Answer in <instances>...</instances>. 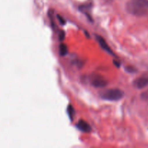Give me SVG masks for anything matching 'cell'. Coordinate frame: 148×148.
I'll return each instance as SVG.
<instances>
[{
    "label": "cell",
    "instance_id": "obj_1",
    "mask_svg": "<svg viewBox=\"0 0 148 148\" xmlns=\"http://www.w3.org/2000/svg\"><path fill=\"white\" fill-rule=\"evenodd\" d=\"M126 10L136 17L148 16V0H129L126 4Z\"/></svg>",
    "mask_w": 148,
    "mask_h": 148
},
{
    "label": "cell",
    "instance_id": "obj_2",
    "mask_svg": "<svg viewBox=\"0 0 148 148\" xmlns=\"http://www.w3.org/2000/svg\"><path fill=\"white\" fill-rule=\"evenodd\" d=\"M100 96L102 99L109 101H117L122 99L124 96V92L118 88H111L101 92Z\"/></svg>",
    "mask_w": 148,
    "mask_h": 148
},
{
    "label": "cell",
    "instance_id": "obj_3",
    "mask_svg": "<svg viewBox=\"0 0 148 148\" xmlns=\"http://www.w3.org/2000/svg\"><path fill=\"white\" fill-rule=\"evenodd\" d=\"M91 84L94 88H102L107 86V81L100 75H94L91 77Z\"/></svg>",
    "mask_w": 148,
    "mask_h": 148
},
{
    "label": "cell",
    "instance_id": "obj_4",
    "mask_svg": "<svg viewBox=\"0 0 148 148\" xmlns=\"http://www.w3.org/2000/svg\"><path fill=\"white\" fill-rule=\"evenodd\" d=\"M148 85V75H145L137 78L133 82V86L137 89H142Z\"/></svg>",
    "mask_w": 148,
    "mask_h": 148
},
{
    "label": "cell",
    "instance_id": "obj_5",
    "mask_svg": "<svg viewBox=\"0 0 148 148\" xmlns=\"http://www.w3.org/2000/svg\"><path fill=\"white\" fill-rule=\"evenodd\" d=\"M96 38H97V40L98 41V43H100V46L103 49V50H104L106 52L110 53V54L114 55V53L113 52L112 49H110V46H109L108 44L107 43V42L105 41V40H104L102 37H101L100 36H98V35H97V36H96Z\"/></svg>",
    "mask_w": 148,
    "mask_h": 148
},
{
    "label": "cell",
    "instance_id": "obj_6",
    "mask_svg": "<svg viewBox=\"0 0 148 148\" xmlns=\"http://www.w3.org/2000/svg\"><path fill=\"white\" fill-rule=\"evenodd\" d=\"M76 127L80 131L83 132H90L91 130V128L89 126V124L87 122H86V121H83V120H81V121H79L77 123Z\"/></svg>",
    "mask_w": 148,
    "mask_h": 148
},
{
    "label": "cell",
    "instance_id": "obj_7",
    "mask_svg": "<svg viewBox=\"0 0 148 148\" xmlns=\"http://www.w3.org/2000/svg\"><path fill=\"white\" fill-rule=\"evenodd\" d=\"M67 53H68V47H67L66 45L62 43L59 46V54H60V56H65Z\"/></svg>",
    "mask_w": 148,
    "mask_h": 148
},
{
    "label": "cell",
    "instance_id": "obj_8",
    "mask_svg": "<svg viewBox=\"0 0 148 148\" xmlns=\"http://www.w3.org/2000/svg\"><path fill=\"white\" fill-rule=\"evenodd\" d=\"M68 114L71 120H72L74 116H75V110H74V108H73V106L71 105H69L68 107Z\"/></svg>",
    "mask_w": 148,
    "mask_h": 148
},
{
    "label": "cell",
    "instance_id": "obj_9",
    "mask_svg": "<svg viewBox=\"0 0 148 148\" xmlns=\"http://www.w3.org/2000/svg\"><path fill=\"white\" fill-rule=\"evenodd\" d=\"M58 19H59V20H60V21H59V22H60L61 24H65V20H64L63 19L61 18V17H59V16H58Z\"/></svg>",
    "mask_w": 148,
    "mask_h": 148
}]
</instances>
